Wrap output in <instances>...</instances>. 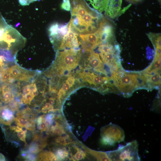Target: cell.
Segmentation results:
<instances>
[{
    "label": "cell",
    "mask_w": 161,
    "mask_h": 161,
    "mask_svg": "<svg viewBox=\"0 0 161 161\" xmlns=\"http://www.w3.org/2000/svg\"><path fill=\"white\" fill-rule=\"evenodd\" d=\"M69 30V23L61 24L58 23L52 24L48 31L49 40L55 51H58L64 37Z\"/></svg>",
    "instance_id": "7"
},
{
    "label": "cell",
    "mask_w": 161,
    "mask_h": 161,
    "mask_svg": "<svg viewBox=\"0 0 161 161\" xmlns=\"http://www.w3.org/2000/svg\"><path fill=\"white\" fill-rule=\"evenodd\" d=\"M54 117V115L53 114L48 115L46 117V120L51 122Z\"/></svg>",
    "instance_id": "28"
},
{
    "label": "cell",
    "mask_w": 161,
    "mask_h": 161,
    "mask_svg": "<svg viewBox=\"0 0 161 161\" xmlns=\"http://www.w3.org/2000/svg\"><path fill=\"white\" fill-rule=\"evenodd\" d=\"M147 35L154 47L161 49V34L150 32Z\"/></svg>",
    "instance_id": "20"
},
{
    "label": "cell",
    "mask_w": 161,
    "mask_h": 161,
    "mask_svg": "<svg viewBox=\"0 0 161 161\" xmlns=\"http://www.w3.org/2000/svg\"><path fill=\"white\" fill-rule=\"evenodd\" d=\"M78 39L79 44L84 50H92L100 43V37L97 32L79 35Z\"/></svg>",
    "instance_id": "8"
},
{
    "label": "cell",
    "mask_w": 161,
    "mask_h": 161,
    "mask_svg": "<svg viewBox=\"0 0 161 161\" xmlns=\"http://www.w3.org/2000/svg\"><path fill=\"white\" fill-rule=\"evenodd\" d=\"M122 0H109L108 8L105 15L108 17L115 18L124 13L129 8V6L121 9Z\"/></svg>",
    "instance_id": "11"
},
{
    "label": "cell",
    "mask_w": 161,
    "mask_h": 161,
    "mask_svg": "<svg viewBox=\"0 0 161 161\" xmlns=\"http://www.w3.org/2000/svg\"><path fill=\"white\" fill-rule=\"evenodd\" d=\"M161 69V54L156 53L155 59L152 64L145 71V73L152 74L158 73Z\"/></svg>",
    "instance_id": "18"
},
{
    "label": "cell",
    "mask_w": 161,
    "mask_h": 161,
    "mask_svg": "<svg viewBox=\"0 0 161 161\" xmlns=\"http://www.w3.org/2000/svg\"><path fill=\"white\" fill-rule=\"evenodd\" d=\"M53 133L56 135H59L61 133V130L59 128H53L52 129Z\"/></svg>",
    "instance_id": "26"
},
{
    "label": "cell",
    "mask_w": 161,
    "mask_h": 161,
    "mask_svg": "<svg viewBox=\"0 0 161 161\" xmlns=\"http://www.w3.org/2000/svg\"><path fill=\"white\" fill-rule=\"evenodd\" d=\"M15 120L18 126L22 128H26L29 123V119L24 115L22 112H18Z\"/></svg>",
    "instance_id": "19"
},
{
    "label": "cell",
    "mask_w": 161,
    "mask_h": 161,
    "mask_svg": "<svg viewBox=\"0 0 161 161\" xmlns=\"http://www.w3.org/2000/svg\"><path fill=\"white\" fill-rule=\"evenodd\" d=\"M57 154L61 158H63L66 156V152L61 149H59L57 151Z\"/></svg>",
    "instance_id": "24"
},
{
    "label": "cell",
    "mask_w": 161,
    "mask_h": 161,
    "mask_svg": "<svg viewBox=\"0 0 161 161\" xmlns=\"http://www.w3.org/2000/svg\"><path fill=\"white\" fill-rule=\"evenodd\" d=\"M38 160L56 161L57 159L54 154L51 152H41L37 158Z\"/></svg>",
    "instance_id": "21"
},
{
    "label": "cell",
    "mask_w": 161,
    "mask_h": 161,
    "mask_svg": "<svg viewBox=\"0 0 161 161\" xmlns=\"http://www.w3.org/2000/svg\"><path fill=\"white\" fill-rule=\"evenodd\" d=\"M94 9L100 13L105 11L107 10L109 3V0H88Z\"/></svg>",
    "instance_id": "17"
},
{
    "label": "cell",
    "mask_w": 161,
    "mask_h": 161,
    "mask_svg": "<svg viewBox=\"0 0 161 161\" xmlns=\"http://www.w3.org/2000/svg\"><path fill=\"white\" fill-rule=\"evenodd\" d=\"M127 1L133 3H137L142 1L143 0H126Z\"/></svg>",
    "instance_id": "29"
},
{
    "label": "cell",
    "mask_w": 161,
    "mask_h": 161,
    "mask_svg": "<svg viewBox=\"0 0 161 161\" xmlns=\"http://www.w3.org/2000/svg\"><path fill=\"white\" fill-rule=\"evenodd\" d=\"M49 103L50 104L51 106L53 105L55 103V99L53 98H49Z\"/></svg>",
    "instance_id": "30"
},
{
    "label": "cell",
    "mask_w": 161,
    "mask_h": 161,
    "mask_svg": "<svg viewBox=\"0 0 161 161\" xmlns=\"http://www.w3.org/2000/svg\"><path fill=\"white\" fill-rule=\"evenodd\" d=\"M12 52L17 55L18 52L25 46L26 39L14 28L9 26L0 38Z\"/></svg>",
    "instance_id": "4"
},
{
    "label": "cell",
    "mask_w": 161,
    "mask_h": 161,
    "mask_svg": "<svg viewBox=\"0 0 161 161\" xmlns=\"http://www.w3.org/2000/svg\"><path fill=\"white\" fill-rule=\"evenodd\" d=\"M5 158L3 155L0 153V161H5Z\"/></svg>",
    "instance_id": "31"
},
{
    "label": "cell",
    "mask_w": 161,
    "mask_h": 161,
    "mask_svg": "<svg viewBox=\"0 0 161 161\" xmlns=\"http://www.w3.org/2000/svg\"><path fill=\"white\" fill-rule=\"evenodd\" d=\"M61 7L62 9L67 11H71V5L70 0H63Z\"/></svg>",
    "instance_id": "23"
},
{
    "label": "cell",
    "mask_w": 161,
    "mask_h": 161,
    "mask_svg": "<svg viewBox=\"0 0 161 161\" xmlns=\"http://www.w3.org/2000/svg\"><path fill=\"white\" fill-rule=\"evenodd\" d=\"M15 90L13 84L4 83L0 90L2 102L6 104L14 100Z\"/></svg>",
    "instance_id": "13"
},
{
    "label": "cell",
    "mask_w": 161,
    "mask_h": 161,
    "mask_svg": "<svg viewBox=\"0 0 161 161\" xmlns=\"http://www.w3.org/2000/svg\"><path fill=\"white\" fill-rule=\"evenodd\" d=\"M44 121L46 125L47 126H48L49 125H50L51 122L48 121V120H44Z\"/></svg>",
    "instance_id": "32"
},
{
    "label": "cell",
    "mask_w": 161,
    "mask_h": 161,
    "mask_svg": "<svg viewBox=\"0 0 161 161\" xmlns=\"http://www.w3.org/2000/svg\"><path fill=\"white\" fill-rule=\"evenodd\" d=\"M78 36L79 35L74 32L69 26V32L64 37L59 51L68 48L79 49Z\"/></svg>",
    "instance_id": "10"
},
{
    "label": "cell",
    "mask_w": 161,
    "mask_h": 161,
    "mask_svg": "<svg viewBox=\"0 0 161 161\" xmlns=\"http://www.w3.org/2000/svg\"><path fill=\"white\" fill-rule=\"evenodd\" d=\"M1 87H0V90H1ZM1 102H2L1 100V96H0V106H1Z\"/></svg>",
    "instance_id": "33"
},
{
    "label": "cell",
    "mask_w": 161,
    "mask_h": 161,
    "mask_svg": "<svg viewBox=\"0 0 161 161\" xmlns=\"http://www.w3.org/2000/svg\"><path fill=\"white\" fill-rule=\"evenodd\" d=\"M84 54L91 66L98 71L103 72L104 65L98 54L92 50H84Z\"/></svg>",
    "instance_id": "14"
},
{
    "label": "cell",
    "mask_w": 161,
    "mask_h": 161,
    "mask_svg": "<svg viewBox=\"0 0 161 161\" xmlns=\"http://www.w3.org/2000/svg\"><path fill=\"white\" fill-rule=\"evenodd\" d=\"M97 32L100 37V44L110 43L113 40L114 28L112 25L105 18L101 23Z\"/></svg>",
    "instance_id": "9"
},
{
    "label": "cell",
    "mask_w": 161,
    "mask_h": 161,
    "mask_svg": "<svg viewBox=\"0 0 161 161\" xmlns=\"http://www.w3.org/2000/svg\"><path fill=\"white\" fill-rule=\"evenodd\" d=\"M110 159L115 161L139 160L138 145L136 141L130 142L121 146L117 150L109 153Z\"/></svg>",
    "instance_id": "6"
},
{
    "label": "cell",
    "mask_w": 161,
    "mask_h": 161,
    "mask_svg": "<svg viewBox=\"0 0 161 161\" xmlns=\"http://www.w3.org/2000/svg\"><path fill=\"white\" fill-rule=\"evenodd\" d=\"M83 153H80L79 152H77L75 156V157L77 160H80L83 159Z\"/></svg>",
    "instance_id": "27"
},
{
    "label": "cell",
    "mask_w": 161,
    "mask_h": 161,
    "mask_svg": "<svg viewBox=\"0 0 161 161\" xmlns=\"http://www.w3.org/2000/svg\"><path fill=\"white\" fill-rule=\"evenodd\" d=\"M80 49H66L62 51H57L53 64L49 70L56 74L64 70L70 71L77 66L81 57Z\"/></svg>",
    "instance_id": "2"
},
{
    "label": "cell",
    "mask_w": 161,
    "mask_h": 161,
    "mask_svg": "<svg viewBox=\"0 0 161 161\" xmlns=\"http://www.w3.org/2000/svg\"><path fill=\"white\" fill-rule=\"evenodd\" d=\"M80 76L84 80L90 84L97 86L106 85L110 86L111 88H114V86L109 84V79L107 77H103L95 75L94 73L85 72L83 73Z\"/></svg>",
    "instance_id": "12"
},
{
    "label": "cell",
    "mask_w": 161,
    "mask_h": 161,
    "mask_svg": "<svg viewBox=\"0 0 161 161\" xmlns=\"http://www.w3.org/2000/svg\"><path fill=\"white\" fill-rule=\"evenodd\" d=\"M70 28L79 35L96 32L104 19L100 13L92 9L85 0H70Z\"/></svg>",
    "instance_id": "1"
},
{
    "label": "cell",
    "mask_w": 161,
    "mask_h": 161,
    "mask_svg": "<svg viewBox=\"0 0 161 161\" xmlns=\"http://www.w3.org/2000/svg\"><path fill=\"white\" fill-rule=\"evenodd\" d=\"M145 76L148 90L155 88L159 86L161 83V76L158 73L149 74L144 73Z\"/></svg>",
    "instance_id": "16"
},
{
    "label": "cell",
    "mask_w": 161,
    "mask_h": 161,
    "mask_svg": "<svg viewBox=\"0 0 161 161\" xmlns=\"http://www.w3.org/2000/svg\"><path fill=\"white\" fill-rule=\"evenodd\" d=\"M15 119L13 110L8 105L0 106V125L10 126Z\"/></svg>",
    "instance_id": "15"
},
{
    "label": "cell",
    "mask_w": 161,
    "mask_h": 161,
    "mask_svg": "<svg viewBox=\"0 0 161 161\" xmlns=\"http://www.w3.org/2000/svg\"><path fill=\"white\" fill-rule=\"evenodd\" d=\"M16 63L4 68L0 72L1 82L14 84L18 82L28 81L34 77L38 72L23 69Z\"/></svg>",
    "instance_id": "3"
},
{
    "label": "cell",
    "mask_w": 161,
    "mask_h": 161,
    "mask_svg": "<svg viewBox=\"0 0 161 161\" xmlns=\"http://www.w3.org/2000/svg\"><path fill=\"white\" fill-rule=\"evenodd\" d=\"M114 83L117 88L123 95H131L134 91L138 89L135 73H114L113 75Z\"/></svg>",
    "instance_id": "5"
},
{
    "label": "cell",
    "mask_w": 161,
    "mask_h": 161,
    "mask_svg": "<svg viewBox=\"0 0 161 161\" xmlns=\"http://www.w3.org/2000/svg\"><path fill=\"white\" fill-rule=\"evenodd\" d=\"M55 141L57 143L61 145H64L66 144V141L65 139L61 137H58L55 140Z\"/></svg>",
    "instance_id": "25"
},
{
    "label": "cell",
    "mask_w": 161,
    "mask_h": 161,
    "mask_svg": "<svg viewBox=\"0 0 161 161\" xmlns=\"http://www.w3.org/2000/svg\"><path fill=\"white\" fill-rule=\"evenodd\" d=\"M11 129L12 130H14L15 131L17 132V136L18 138L24 142L25 144H27L26 140V130L23 131L22 128L18 126L16 127H12Z\"/></svg>",
    "instance_id": "22"
}]
</instances>
